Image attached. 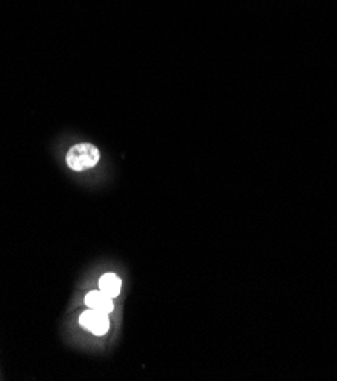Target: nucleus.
<instances>
[{"instance_id": "obj_1", "label": "nucleus", "mask_w": 337, "mask_h": 381, "mask_svg": "<svg viewBox=\"0 0 337 381\" xmlns=\"http://www.w3.org/2000/svg\"><path fill=\"white\" fill-rule=\"evenodd\" d=\"M101 153L96 146L90 143H79L72 146L69 149L67 155H65V161H67V166L75 170V172H82V170L92 169L97 163H99Z\"/></svg>"}, {"instance_id": "obj_2", "label": "nucleus", "mask_w": 337, "mask_h": 381, "mask_svg": "<svg viewBox=\"0 0 337 381\" xmlns=\"http://www.w3.org/2000/svg\"><path fill=\"white\" fill-rule=\"evenodd\" d=\"M79 322L82 327H85L88 331H92L96 336H102L108 333L110 330V319L106 318V313L97 312L94 309H90L81 314Z\"/></svg>"}, {"instance_id": "obj_3", "label": "nucleus", "mask_w": 337, "mask_h": 381, "mask_svg": "<svg viewBox=\"0 0 337 381\" xmlns=\"http://www.w3.org/2000/svg\"><path fill=\"white\" fill-rule=\"evenodd\" d=\"M85 304L90 307V309H94L97 312H102V313H111L114 310V305H113V298H110L108 295H105L104 291H90V294H87L85 296Z\"/></svg>"}, {"instance_id": "obj_4", "label": "nucleus", "mask_w": 337, "mask_h": 381, "mask_svg": "<svg viewBox=\"0 0 337 381\" xmlns=\"http://www.w3.org/2000/svg\"><path fill=\"white\" fill-rule=\"evenodd\" d=\"M120 287H122V281L117 275L114 273H105L99 280L101 291H104V294L108 295L110 298H116L120 294Z\"/></svg>"}]
</instances>
